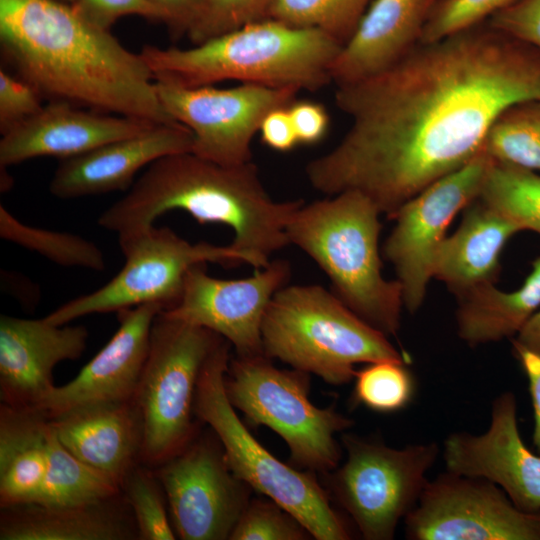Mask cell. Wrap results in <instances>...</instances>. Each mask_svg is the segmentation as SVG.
<instances>
[{"label": "cell", "instance_id": "obj_1", "mask_svg": "<svg viewBox=\"0 0 540 540\" xmlns=\"http://www.w3.org/2000/svg\"><path fill=\"white\" fill-rule=\"evenodd\" d=\"M336 87V105L351 126L307 164L306 176L328 196L358 191L393 219L483 152L505 109L540 101V52L484 22L419 43L388 69Z\"/></svg>", "mask_w": 540, "mask_h": 540}, {"label": "cell", "instance_id": "obj_2", "mask_svg": "<svg viewBox=\"0 0 540 540\" xmlns=\"http://www.w3.org/2000/svg\"><path fill=\"white\" fill-rule=\"evenodd\" d=\"M0 42L18 76L51 101L156 124L176 122L163 107L140 53L60 0H0Z\"/></svg>", "mask_w": 540, "mask_h": 540}, {"label": "cell", "instance_id": "obj_3", "mask_svg": "<svg viewBox=\"0 0 540 540\" xmlns=\"http://www.w3.org/2000/svg\"><path fill=\"white\" fill-rule=\"evenodd\" d=\"M303 200L275 201L256 165H222L183 152L151 163L126 195L107 208L98 224L118 235L149 228L171 210H183L200 224L233 231L231 246L251 257L253 267L270 263L288 246L287 224Z\"/></svg>", "mask_w": 540, "mask_h": 540}, {"label": "cell", "instance_id": "obj_4", "mask_svg": "<svg viewBox=\"0 0 540 540\" xmlns=\"http://www.w3.org/2000/svg\"><path fill=\"white\" fill-rule=\"evenodd\" d=\"M342 44L328 34L264 18L194 47L145 45L140 55L155 82L200 87L225 80L315 91L331 82Z\"/></svg>", "mask_w": 540, "mask_h": 540}, {"label": "cell", "instance_id": "obj_5", "mask_svg": "<svg viewBox=\"0 0 540 540\" xmlns=\"http://www.w3.org/2000/svg\"><path fill=\"white\" fill-rule=\"evenodd\" d=\"M375 204L358 191L302 204L290 218V244L311 257L331 282V291L354 313L385 335L401 326L400 283L382 275L381 223Z\"/></svg>", "mask_w": 540, "mask_h": 540}, {"label": "cell", "instance_id": "obj_6", "mask_svg": "<svg viewBox=\"0 0 540 540\" xmlns=\"http://www.w3.org/2000/svg\"><path fill=\"white\" fill-rule=\"evenodd\" d=\"M264 355L315 374L331 385L355 377V366L383 360L410 363L388 336L320 285H285L262 324Z\"/></svg>", "mask_w": 540, "mask_h": 540}, {"label": "cell", "instance_id": "obj_7", "mask_svg": "<svg viewBox=\"0 0 540 540\" xmlns=\"http://www.w3.org/2000/svg\"><path fill=\"white\" fill-rule=\"evenodd\" d=\"M231 345L223 339L207 359L198 381L194 413L220 442L234 475L293 516L317 540L351 538L311 471L289 466L263 447L236 414L225 391Z\"/></svg>", "mask_w": 540, "mask_h": 540}, {"label": "cell", "instance_id": "obj_8", "mask_svg": "<svg viewBox=\"0 0 540 540\" xmlns=\"http://www.w3.org/2000/svg\"><path fill=\"white\" fill-rule=\"evenodd\" d=\"M225 391L232 406L254 425H263L287 444L291 461L311 472L336 469L341 451L335 435L353 421L332 406L309 398L310 374L276 368L265 355L230 359Z\"/></svg>", "mask_w": 540, "mask_h": 540}, {"label": "cell", "instance_id": "obj_9", "mask_svg": "<svg viewBox=\"0 0 540 540\" xmlns=\"http://www.w3.org/2000/svg\"><path fill=\"white\" fill-rule=\"evenodd\" d=\"M211 330L160 312L134 402L143 426L141 463L158 466L194 437V400L201 371L223 340Z\"/></svg>", "mask_w": 540, "mask_h": 540}, {"label": "cell", "instance_id": "obj_10", "mask_svg": "<svg viewBox=\"0 0 540 540\" xmlns=\"http://www.w3.org/2000/svg\"><path fill=\"white\" fill-rule=\"evenodd\" d=\"M125 258L121 270L99 289L74 298L44 318L53 324H69L83 316L118 312L156 303L163 311L180 300L189 270L201 263L253 266L250 256L234 248L208 242L190 243L168 227L154 225L118 235Z\"/></svg>", "mask_w": 540, "mask_h": 540}, {"label": "cell", "instance_id": "obj_11", "mask_svg": "<svg viewBox=\"0 0 540 540\" xmlns=\"http://www.w3.org/2000/svg\"><path fill=\"white\" fill-rule=\"evenodd\" d=\"M347 457L330 475L335 499L366 540H391L416 506L439 447L434 442L393 448L375 439L342 436Z\"/></svg>", "mask_w": 540, "mask_h": 540}, {"label": "cell", "instance_id": "obj_12", "mask_svg": "<svg viewBox=\"0 0 540 540\" xmlns=\"http://www.w3.org/2000/svg\"><path fill=\"white\" fill-rule=\"evenodd\" d=\"M492 159L481 152L463 167L436 180L397 211L384 247L403 293L404 307L415 313L433 278L437 251L455 216L476 200Z\"/></svg>", "mask_w": 540, "mask_h": 540}, {"label": "cell", "instance_id": "obj_13", "mask_svg": "<svg viewBox=\"0 0 540 540\" xmlns=\"http://www.w3.org/2000/svg\"><path fill=\"white\" fill-rule=\"evenodd\" d=\"M155 87L167 113L192 132L191 152L227 166L252 161L251 142L264 117L288 107L300 91L252 83L216 88L155 82Z\"/></svg>", "mask_w": 540, "mask_h": 540}, {"label": "cell", "instance_id": "obj_14", "mask_svg": "<svg viewBox=\"0 0 540 540\" xmlns=\"http://www.w3.org/2000/svg\"><path fill=\"white\" fill-rule=\"evenodd\" d=\"M411 540H540V511L518 508L496 484L445 471L404 518Z\"/></svg>", "mask_w": 540, "mask_h": 540}, {"label": "cell", "instance_id": "obj_15", "mask_svg": "<svg viewBox=\"0 0 540 540\" xmlns=\"http://www.w3.org/2000/svg\"><path fill=\"white\" fill-rule=\"evenodd\" d=\"M183 540H226L249 503V486L231 471L222 446L192 440L154 471Z\"/></svg>", "mask_w": 540, "mask_h": 540}, {"label": "cell", "instance_id": "obj_16", "mask_svg": "<svg viewBox=\"0 0 540 540\" xmlns=\"http://www.w3.org/2000/svg\"><path fill=\"white\" fill-rule=\"evenodd\" d=\"M290 276V263L284 259L272 260L242 279L212 277L206 263L197 264L186 276L179 302L162 312L218 334L239 357L262 356V324L267 308Z\"/></svg>", "mask_w": 540, "mask_h": 540}, {"label": "cell", "instance_id": "obj_17", "mask_svg": "<svg viewBox=\"0 0 540 540\" xmlns=\"http://www.w3.org/2000/svg\"><path fill=\"white\" fill-rule=\"evenodd\" d=\"M443 459L447 471L486 479L521 510L540 511V455L521 437L513 392H502L493 400L484 433L450 434L443 443Z\"/></svg>", "mask_w": 540, "mask_h": 540}, {"label": "cell", "instance_id": "obj_18", "mask_svg": "<svg viewBox=\"0 0 540 540\" xmlns=\"http://www.w3.org/2000/svg\"><path fill=\"white\" fill-rule=\"evenodd\" d=\"M162 311L156 303L118 311L119 327L106 345L73 380L56 386L37 408L51 418L82 406L134 400L152 325Z\"/></svg>", "mask_w": 540, "mask_h": 540}, {"label": "cell", "instance_id": "obj_19", "mask_svg": "<svg viewBox=\"0 0 540 540\" xmlns=\"http://www.w3.org/2000/svg\"><path fill=\"white\" fill-rule=\"evenodd\" d=\"M83 325H57L41 319L0 316V401L37 408L56 387L53 370L79 359L87 347Z\"/></svg>", "mask_w": 540, "mask_h": 540}, {"label": "cell", "instance_id": "obj_20", "mask_svg": "<svg viewBox=\"0 0 540 540\" xmlns=\"http://www.w3.org/2000/svg\"><path fill=\"white\" fill-rule=\"evenodd\" d=\"M157 125L148 120L85 111L65 101H50L31 118L2 135L0 166L38 157L61 160L104 144L135 136Z\"/></svg>", "mask_w": 540, "mask_h": 540}, {"label": "cell", "instance_id": "obj_21", "mask_svg": "<svg viewBox=\"0 0 540 540\" xmlns=\"http://www.w3.org/2000/svg\"><path fill=\"white\" fill-rule=\"evenodd\" d=\"M192 146L193 135L186 126L157 124L138 135L61 160L49 190L59 199L125 191L142 168L166 155L191 152Z\"/></svg>", "mask_w": 540, "mask_h": 540}, {"label": "cell", "instance_id": "obj_22", "mask_svg": "<svg viewBox=\"0 0 540 540\" xmlns=\"http://www.w3.org/2000/svg\"><path fill=\"white\" fill-rule=\"evenodd\" d=\"M438 0H372L330 67L336 86L374 76L419 43Z\"/></svg>", "mask_w": 540, "mask_h": 540}, {"label": "cell", "instance_id": "obj_23", "mask_svg": "<svg viewBox=\"0 0 540 540\" xmlns=\"http://www.w3.org/2000/svg\"><path fill=\"white\" fill-rule=\"evenodd\" d=\"M50 422L71 454L119 485L141 462L143 426L134 400L78 407Z\"/></svg>", "mask_w": 540, "mask_h": 540}, {"label": "cell", "instance_id": "obj_24", "mask_svg": "<svg viewBox=\"0 0 540 540\" xmlns=\"http://www.w3.org/2000/svg\"><path fill=\"white\" fill-rule=\"evenodd\" d=\"M72 506L37 502L1 507L0 540L139 539L124 496Z\"/></svg>", "mask_w": 540, "mask_h": 540}, {"label": "cell", "instance_id": "obj_25", "mask_svg": "<svg viewBox=\"0 0 540 540\" xmlns=\"http://www.w3.org/2000/svg\"><path fill=\"white\" fill-rule=\"evenodd\" d=\"M521 228L479 197L464 209L457 230L441 243L434 261L433 278L455 297L486 283L500 273V255Z\"/></svg>", "mask_w": 540, "mask_h": 540}, {"label": "cell", "instance_id": "obj_26", "mask_svg": "<svg viewBox=\"0 0 540 540\" xmlns=\"http://www.w3.org/2000/svg\"><path fill=\"white\" fill-rule=\"evenodd\" d=\"M50 418L41 409L0 405V507L35 502L48 466Z\"/></svg>", "mask_w": 540, "mask_h": 540}, {"label": "cell", "instance_id": "obj_27", "mask_svg": "<svg viewBox=\"0 0 540 540\" xmlns=\"http://www.w3.org/2000/svg\"><path fill=\"white\" fill-rule=\"evenodd\" d=\"M456 299L457 333L470 347L514 338L540 309V256L520 288L506 292L486 283Z\"/></svg>", "mask_w": 540, "mask_h": 540}, {"label": "cell", "instance_id": "obj_28", "mask_svg": "<svg viewBox=\"0 0 540 540\" xmlns=\"http://www.w3.org/2000/svg\"><path fill=\"white\" fill-rule=\"evenodd\" d=\"M120 493L116 481L83 463L63 446L50 422L48 466L35 502L55 506L82 505Z\"/></svg>", "mask_w": 540, "mask_h": 540}, {"label": "cell", "instance_id": "obj_29", "mask_svg": "<svg viewBox=\"0 0 540 540\" xmlns=\"http://www.w3.org/2000/svg\"><path fill=\"white\" fill-rule=\"evenodd\" d=\"M483 152L493 161L540 172V101L505 109L489 129Z\"/></svg>", "mask_w": 540, "mask_h": 540}, {"label": "cell", "instance_id": "obj_30", "mask_svg": "<svg viewBox=\"0 0 540 540\" xmlns=\"http://www.w3.org/2000/svg\"><path fill=\"white\" fill-rule=\"evenodd\" d=\"M0 236L61 266L105 269L103 252L93 242L73 233L27 225L3 205L0 206Z\"/></svg>", "mask_w": 540, "mask_h": 540}, {"label": "cell", "instance_id": "obj_31", "mask_svg": "<svg viewBox=\"0 0 540 540\" xmlns=\"http://www.w3.org/2000/svg\"><path fill=\"white\" fill-rule=\"evenodd\" d=\"M479 198L522 231L540 235V174L492 160Z\"/></svg>", "mask_w": 540, "mask_h": 540}, {"label": "cell", "instance_id": "obj_32", "mask_svg": "<svg viewBox=\"0 0 540 540\" xmlns=\"http://www.w3.org/2000/svg\"><path fill=\"white\" fill-rule=\"evenodd\" d=\"M372 0H272L267 18L322 31L340 44L350 38Z\"/></svg>", "mask_w": 540, "mask_h": 540}, {"label": "cell", "instance_id": "obj_33", "mask_svg": "<svg viewBox=\"0 0 540 540\" xmlns=\"http://www.w3.org/2000/svg\"><path fill=\"white\" fill-rule=\"evenodd\" d=\"M406 365L401 361L383 360L356 370L355 402L377 412L405 408L415 392V381Z\"/></svg>", "mask_w": 540, "mask_h": 540}, {"label": "cell", "instance_id": "obj_34", "mask_svg": "<svg viewBox=\"0 0 540 540\" xmlns=\"http://www.w3.org/2000/svg\"><path fill=\"white\" fill-rule=\"evenodd\" d=\"M121 491L141 540H173L175 531L166 510L164 490L153 471L135 465L123 478Z\"/></svg>", "mask_w": 540, "mask_h": 540}, {"label": "cell", "instance_id": "obj_35", "mask_svg": "<svg viewBox=\"0 0 540 540\" xmlns=\"http://www.w3.org/2000/svg\"><path fill=\"white\" fill-rule=\"evenodd\" d=\"M310 533L298 519L273 500L249 501L230 540H304Z\"/></svg>", "mask_w": 540, "mask_h": 540}, {"label": "cell", "instance_id": "obj_36", "mask_svg": "<svg viewBox=\"0 0 540 540\" xmlns=\"http://www.w3.org/2000/svg\"><path fill=\"white\" fill-rule=\"evenodd\" d=\"M272 0H202L199 16L188 32L196 45L267 18Z\"/></svg>", "mask_w": 540, "mask_h": 540}, {"label": "cell", "instance_id": "obj_37", "mask_svg": "<svg viewBox=\"0 0 540 540\" xmlns=\"http://www.w3.org/2000/svg\"><path fill=\"white\" fill-rule=\"evenodd\" d=\"M516 0H438L422 32L420 43L437 41L486 22Z\"/></svg>", "mask_w": 540, "mask_h": 540}, {"label": "cell", "instance_id": "obj_38", "mask_svg": "<svg viewBox=\"0 0 540 540\" xmlns=\"http://www.w3.org/2000/svg\"><path fill=\"white\" fill-rule=\"evenodd\" d=\"M43 96L28 81L0 70V132L14 129L38 113Z\"/></svg>", "mask_w": 540, "mask_h": 540}, {"label": "cell", "instance_id": "obj_39", "mask_svg": "<svg viewBox=\"0 0 540 540\" xmlns=\"http://www.w3.org/2000/svg\"><path fill=\"white\" fill-rule=\"evenodd\" d=\"M92 25L108 30L122 16L138 15L171 24L169 14L151 0H76L71 4Z\"/></svg>", "mask_w": 540, "mask_h": 540}, {"label": "cell", "instance_id": "obj_40", "mask_svg": "<svg viewBox=\"0 0 540 540\" xmlns=\"http://www.w3.org/2000/svg\"><path fill=\"white\" fill-rule=\"evenodd\" d=\"M486 22L540 52V0H516Z\"/></svg>", "mask_w": 540, "mask_h": 540}, {"label": "cell", "instance_id": "obj_41", "mask_svg": "<svg viewBox=\"0 0 540 540\" xmlns=\"http://www.w3.org/2000/svg\"><path fill=\"white\" fill-rule=\"evenodd\" d=\"M299 144L313 145L320 142L329 128L326 108L314 101L295 100L288 106Z\"/></svg>", "mask_w": 540, "mask_h": 540}, {"label": "cell", "instance_id": "obj_42", "mask_svg": "<svg viewBox=\"0 0 540 540\" xmlns=\"http://www.w3.org/2000/svg\"><path fill=\"white\" fill-rule=\"evenodd\" d=\"M259 132L262 142L275 151L287 152L299 144L288 107L270 111L264 117Z\"/></svg>", "mask_w": 540, "mask_h": 540}, {"label": "cell", "instance_id": "obj_43", "mask_svg": "<svg viewBox=\"0 0 540 540\" xmlns=\"http://www.w3.org/2000/svg\"><path fill=\"white\" fill-rule=\"evenodd\" d=\"M512 347L527 378L534 417L532 443L540 455V357L514 343Z\"/></svg>", "mask_w": 540, "mask_h": 540}, {"label": "cell", "instance_id": "obj_44", "mask_svg": "<svg viewBox=\"0 0 540 540\" xmlns=\"http://www.w3.org/2000/svg\"><path fill=\"white\" fill-rule=\"evenodd\" d=\"M163 8L171 18L169 26L174 36L188 34L196 22L202 0H151Z\"/></svg>", "mask_w": 540, "mask_h": 540}, {"label": "cell", "instance_id": "obj_45", "mask_svg": "<svg viewBox=\"0 0 540 540\" xmlns=\"http://www.w3.org/2000/svg\"><path fill=\"white\" fill-rule=\"evenodd\" d=\"M511 341L540 357V309L529 318Z\"/></svg>", "mask_w": 540, "mask_h": 540}, {"label": "cell", "instance_id": "obj_46", "mask_svg": "<svg viewBox=\"0 0 540 540\" xmlns=\"http://www.w3.org/2000/svg\"><path fill=\"white\" fill-rule=\"evenodd\" d=\"M60 1H63V2H66V3L72 4V3L75 2L76 0H60Z\"/></svg>", "mask_w": 540, "mask_h": 540}]
</instances>
